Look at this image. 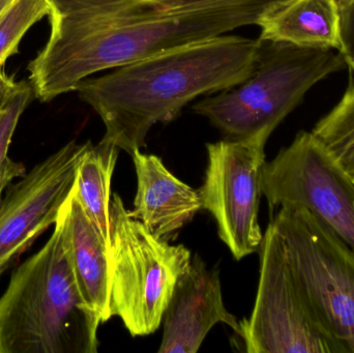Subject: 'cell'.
Returning <instances> with one entry per match:
<instances>
[{
    "label": "cell",
    "mask_w": 354,
    "mask_h": 353,
    "mask_svg": "<svg viewBox=\"0 0 354 353\" xmlns=\"http://www.w3.org/2000/svg\"><path fill=\"white\" fill-rule=\"evenodd\" d=\"M287 0H47L51 32L28 66L50 102L102 70L259 23Z\"/></svg>",
    "instance_id": "obj_1"
},
{
    "label": "cell",
    "mask_w": 354,
    "mask_h": 353,
    "mask_svg": "<svg viewBox=\"0 0 354 353\" xmlns=\"http://www.w3.org/2000/svg\"><path fill=\"white\" fill-rule=\"evenodd\" d=\"M259 39L223 35L88 77L75 91L105 124L102 141L132 155L158 122L176 120L199 95L231 88L249 76Z\"/></svg>",
    "instance_id": "obj_2"
},
{
    "label": "cell",
    "mask_w": 354,
    "mask_h": 353,
    "mask_svg": "<svg viewBox=\"0 0 354 353\" xmlns=\"http://www.w3.org/2000/svg\"><path fill=\"white\" fill-rule=\"evenodd\" d=\"M101 323L77 285L58 218L0 298V353H95Z\"/></svg>",
    "instance_id": "obj_3"
},
{
    "label": "cell",
    "mask_w": 354,
    "mask_h": 353,
    "mask_svg": "<svg viewBox=\"0 0 354 353\" xmlns=\"http://www.w3.org/2000/svg\"><path fill=\"white\" fill-rule=\"evenodd\" d=\"M259 54L247 78L193 106L225 140L266 147L279 124L308 91L346 66L340 52L260 39Z\"/></svg>",
    "instance_id": "obj_4"
},
{
    "label": "cell",
    "mask_w": 354,
    "mask_h": 353,
    "mask_svg": "<svg viewBox=\"0 0 354 353\" xmlns=\"http://www.w3.org/2000/svg\"><path fill=\"white\" fill-rule=\"evenodd\" d=\"M111 313L133 337L158 331L177 281L192 258L183 245L153 236L130 215L120 195L111 200Z\"/></svg>",
    "instance_id": "obj_5"
},
{
    "label": "cell",
    "mask_w": 354,
    "mask_h": 353,
    "mask_svg": "<svg viewBox=\"0 0 354 353\" xmlns=\"http://www.w3.org/2000/svg\"><path fill=\"white\" fill-rule=\"evenodd\" d=\"M270 222L308 303L346 352L354 353V251L301 205L280 207Z\"/></svg>",
    "instance_id": "obj_6"
},
{
    "label": "cell",
    "mask_w": 354,
    "mask_h": 353,
    "mask_svg": "<svg viewBox=\"0 0 354 353\" xmlns=\"http://www.w3.org/2000/svg\"><path fill=\"white\" fill-rule=\"evenodd\" d=\"M260 276L250 318L239 321L248 353H347L326 329L293 275L282 236L270 222L259 251Z\"/></svg>",
    "instance_id": "obj_7"
},
{
    "label": "cell",
    "mask_w": 354,
    "mask_h": 353,
    "mask_svg": "<svg viewBox=\"0 0 354 353\" xmlns=\"http://www.w3.org/2000/svg\"><path fill=\"white\" fill-rule=\"evenodd\" d=\"M270 213L301 205L354 251V184L312 132L301 131L261 170Z\"/></svg>",
    "instance_id": "obj_8"
},
{
    "label": "cell",
    "mask_w": 354,
    "mask_h": 353,
    "mask_svg": "<svg viewBox=\"0 0 354 353\" xmlns=\"http://www.w3.org/2000/svg\"><path fill=\"white\" fill-rule=\"evenodd\" d=\"M266 147L222 140L206 144L208 163L199 192L218 238L236 260L258 253L263 233L258 221Z\"/></svg>",
    "instance_id": "obj_9"
},
{
    "label": "cell",
    "mask_w": 354,
    "mask_h": 353,
    "mask_svg": "<svg viewBox=\"0 0 354 353\" xmlns=\"http://www.w3.org/2000/svg\"><path fill=\"white\" fill-rule=\"evenodd\" d=\"M91 144L71 141L10 187L0 202V278L55 225Z\"/></svg>",
    "instance_id": "obj_10"
},
{
    "label": "cell",
    "mask_w": 354,
    "mask_h": 353,
    "mask_svg": "<svg viewBox=\"0 0 354 353\" xmlns=\"http://www.w3.org/2000/svg\"><path fill=\"white\" fill-rule=\"evenodd\" d=\"M159 353H196L212 327L229 325L236 336L239 323L223 302L220 273L199 255L192 257L174 287L163 316Z\"/></svg>",
    "instance_id": "obj_11"
},
{
    "label": "cell",
    "mask_w": 354,
    "mask_h": 353,
    "mask_svg": "<svg viewBox=\"0 0 354 353\" xmlns=\"http://www.w3.org/2000/svg\"><path fill=\"white\" fill-rule=\"evenodd\" d=\"M131 157L137 193L130 215L157 238L176 240L181 228L202 209L199 192L174 176L157 155L136 149Z\"/></svg>",
    "instance_id": "obj_12"
},
{
    "label": "cell",
    "mask_w": 354,
    "mask_h": 353,
    "mask_svg": "<svg viewBox=\"0 0 354 353\" xmlns=\"http://www.w3.org/2000/svg\"><path fill=\"white\" fill-rule=\"evenodd\" d=\"M75 188V187H74ZM64 249L77 285L101 323L111 318V256L73 189L59 216Z\"/></svg>",
    "instance_id": "obj_13"
},
{
    "label": "cell",
    "mask_w": 354,
    "mask_h": 353,
    "mask_svg": "<svg viewBox=\"0 0 354 353\" xmlns=\"http://www.w3.org/2000/svg\"><path fill=\"white\" fill-rule=\"evenodd\" d=\"M258 26L262 41L340 50L338 0H287Z\"/></svg>",
    "instance_id": "obj_14"
},
{
    "label": "cell",
    "mask_w": 354,
    "mask_h": 353,
    "mask_svg": "<svg viewBox=\"0 0 354 353\" xmlns=\"http://www.w3.org/2000/svg\"><path fill=\"white\" fill-rule=\"evenodd\" d=\"M120 149L100 141L89 147L78 168L75 194L83 211L110 249L111 182Z\"/></svg>",
    "instance_id": "obj_15"
},
{
    "label": "cell",
    "mask_w": 354,
    "mask_h": 353,
    "mask_svg": "<svg viewBox=\"0 0 354 353\" xmlns=\"http://www.w3.org/2000/svg\"><path fill=\"white\" fill-rule=\"evenodd\" d=\"M354 184V77L339 103L312 130Z\"/></svg>",
    "instance_id": "obj_16"
},
{
    "label": "cell",
    "mask_w": 354,
    "mask_h": 353,
    "mask_svg": "<svg viewBox=\"0 0 354 353\" xmlns=\"http://www.w3.org/2000/svg\"><path fill=\"white\" fill-rule=\"evenodd\" d=\"M32 95L35 93L29 81L17 83L0 115V202L10 182L15 178H22L26 174L23 164L10 159L8 149L19 120L30 103Z\"/></svg>",
    "instance_id": "obj_17"
},
{
    "label": "cell",
    "mask_w": 354,
    "mask_h": 353,
    "mask_svg": "<svg viewBox=\"0 0 354 353\" xmlns=\"http://www.w3.org/2000/svg\"><path fill=\"white\" fill-rule=\"evenodd\" d=\"M49 12L47 0H12L0 12V68L18 52L27 31Z\"/></svg>",
    "instance_id": "obj_18"
},
{
    "label": "cell",
    "mask_w": 354,
    "mask_h": 353,
    "mask_svg": "<svg viewBox=\"0 0 354 353\" xmlns=\"http://www.w3.org/2000/svg\"><path fill=\"white\" fill-rule=\"evenodd\" d=\"M340 12V52L354 77V0H338Z\"/></svg>",
    "instance_id": "obj_19"
},
{
    "label": "cell",
    "mask_w": 354,
    "mask_h": 353,
    "mask_svg": "<svg viewBox=\"0 0 354 353\" xmlns=\"http://www.w3.org/2000/svg\"><path fill=\"white\" fill-rule=\"evenodd\" d=\"M16 85L17 82H15L14 77L8 76L3 66H1L0 68V109L6 105Z\"/></svg>",
    "instance_id": "obj_20"
},
{
    "label": "cell",
    "mask_w": 354,
    "mask_h": 353,
    "mask_svg": "<svg viewBox=\"0 0 354 353\" xmlns=\"http://www.w3.org/2000/svg\"><path fill=\"white\" fill-rule=\"evenodd\" d=\"M12 0H0V12L6 8V6H8Z\"/></svg>",
    "instance_id": "obj_21"
},
{
    "label": "cell",
    "mask_w": 354,
    "mask_h": 353,
    "mask_svg": "<svg viewBox=\"0 0 354 353\" xmlns=\"http://www.w3.org/2000/svg\"><path fill=\"white\" fill-rule=\"evenodd\" d=\"M2 111H3V108H2V109H0V115H1Z\"/></svg>",
    "instance_id": "obj_22"
}]
</instances>
